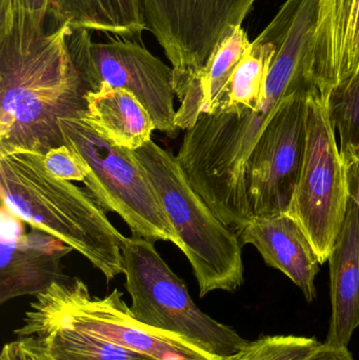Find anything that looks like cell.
Segmentation results:
<instances>
[{
    "instance_id": "obj_4",
    "label": "cell",
    "mask_w": 359,
    "mask_h": 360,
    "mask_svg": "<svg viewBox=\"0 0 359 360\" xmlns=\"http://www.w3.org/2000/svg\"><path fill=\"white\" fill-rule=\"evenodd\" d=\"M122 296L118 289L105 297L92 296L84 281L67 276L35 296L22 326L14 334L23 338L67 328L155 360H233L211 354L174 334L141 323Z\"/></svg>"
},
{
    "instance_id": "obj_13",
    "label": "cell",
    "mask_w": 359,
    "mask_h": 360,
    "mask_svg": "<svg viewBox=\"0 0 359 360\" xmlns=\"http://www.w3.org/2000/svg\"><path fill=\"white\" fill-rule=\"evenodd\" d=\"M359 70V0H318L314 35V84L328 96Z\"/></svg>"
},
{
    "instance_id": "obj_9",
    "label": "cell",
    "mask_w": 359,
    "mask_h": 360,
    "mask_svg": "<svg viewBox=\"0 0 359 360\" xmlns=\"http://www.w3.org/2000/svg\"><path fill=\"white\" fill-rule=\"evenodd\" d=\"M256 0H141L147 30L172 63L175 95L197 84L226 34L242 27Z\"/></svg>"
},
{
    "instance_id": "obj_17",
    "label": "cell",
    "mask_w": 359,
    "mask_h": 360,
    "mask_svg": "<svg viewBox=\"0 0 359 360\" xmlns=\"http://www.w3.org/2000/svg\"><path fill=\"white\" fill-rule=\"evenodd\" d=\"M48 14L58 25L135 41L147 30L141 0H51Z\"/></svg>"
},
{
    "instance_id": "obj_25",
    "label": "cell",
    "mask_w": 359,
    "mask_h": 360,
    "mask_svg": "<svg viewBox=\"0 0 359 360\" xmlns=\"http://www.w3.org/2000/svg\"><path fill=\"white\" fill-rule=\"evenodd\" d=\"M303 360H353V356L348 347L333 346L324 342Z\"/></svg>"
},
{
    "instance_id": "obj_19",
    "label": "cell",
    "mask_w": 359,
    "mask_h": 360,
    "mask_svg": "<svg viewBox=\"0 0 359 360\" xmlns=\"http://www.w3.org/2000/svg\"><path fill=\"white\" fill-rule=\"evenodd\" d=\"M327 103L341 155L359 150V70L330 91Z\"/></svg>"
},
{
    "instance_id": "obj_2",
    "label": "cell",
    "mask_w": 359,
    "mask_h": 360,
    "mask_svg": "<svg viewBox=\"0 0 359 360\" xmlns=\"http://www.w3.org/2000/svg\"><path fill=\"white\" fill-rule=\"evenodd\" d=\"M71 33L58 25L29 48L0 39V155H46L65 145L60 120L86 115L89 91L70 52Z\"/></svg>"
},
{
    "instance_id": "obj_1",
    "label": "cell",
    "mask_w": 359,
    "mask_h": 360,
    "mask_svg": "<svg viewBox=\"0 0 359 360\" xmlns=\"http://www.w3.org/2000/svg\"><path fill=\"white\" fill-rule=\"evenodd\" d=\"M318 0H299L280 40L257 108H228L200 113L185 131L176 156L191 188L228 228L240 234L253 217L247 167L268 124L287 97L316 86L312 77Z\"/></svg>"
},
{
    "instance_id": "obj_15",
    "label": "cell",
    "mask_w": 359,
    "mask_h": 360,
    "mask_svg": "<svg viewBox=\"0 0 359 360\" xmlns=\"http://www.w3.org/2000/svg\"><path fill=\"white\" fill-rule=\"evenodd\" d=\"M328 262L332 312L325 342L348 347L359 327V207L351 199Z\"/></svg>"
},
{
    "instance_id": "obj_8",
    "label": "cell",
    "mask_w": 359,
    "mask_h": 360,
    "mask_svg": "<svg viewBox=\"0 0 359 360\" xmlns=\"http://www.w3.org/2000/svg\"><path fill=\"white\" fill-rule=\"evenodd\" d=\"M307 122L303 168L287 214L305 231L320 264H324L343 228L350 197L327 97L318 89L308 101Z\"/></svg>"
},
{
    "instance_id": "obj_24",
    "label": "cell",
    "mask_w": 359,
    "mask_h": 360,
    "mask_svg": "<svg viewBox=\"0 0 359 360\" xmlns=\"http://www.w3.org/2000/svg\"><path fill=\"white\" fill-rule=\"evenodd\" d=\"M343 158L347 175L349 197L359 207V150L345 154Z\"/></svg>"
},
{
    "instance_id": "obj_7",
    "label": "cell",
    "mask_w": 359,
    "mask_h": 360,
    "mask_svg": "<svg viewBox=\"0 0 359 360\" xmlns=\"http://www.w3.org/2000/svg\"><path fill=\"white\" fill-rule=\"evenodd\" d=\"M126 289L137 321L174 334L221 359H233L248 340L235 330L204 314L187 285L166 264L154 243L128 237L124 247Z\"/></svg>"
},
{
    "instance_id": "obj_5",
    "label": "cell",
    "mask_w": 359,
    "mask_h": 360,
    "mask_svg": "<svg viewBox=\"0 0 359 360\" xmlns=\"http://www.w3.org/2000/svg\"><path fill=\"white\" fill-rule=\"evenodd\" d=\"M174 226L193 269L200 296L235 292L244 283L242 243L191 188L176 156L148 141L135 151Z\"/></svg>"
},
{
    "instance_id": "obj_16",
    "label": "cell",
    "mask_w": 359,
    "mask_h": 360,
    "mask_svg": "<svg viewBox=\"0 0 359 360\" xmlns=\"http://www.w3.org/2000/svg\"><path fill=\"white\" fill-rule=\"evenodd\" d=\"M86 101L89 124L114 145L136 151L151 141L155 124L132 93L103 84Z\"/></svg>"
},
{
    "instance_id": "obj_21",
    "label": "cell",
    "mask_w": 359,
    "mask_h": 360,
    "mask_svg": "<svg viewBox=\"0 0 359 360\" xmlns=\"http://www.w3.org/2000/svg\"><path fill=\"white\" fill-rule=\"evenodd\" d=\"M51 0H14V27L0 39L12 40L17 46L29 48L46 35L44 19L50 10Z\"/></svg>"
},
{
    "instance_id": "obj_11",
    "label": "cell",
    "mask_w": 359,
    "mask_h": 360,
    "mask_svg": "<svg viewBox=\"0 0 359 360\" xmlns=\"http://www.w3.org/2000/svg\"><path fill=\"white\" fill-rule=\"evenodd\" d=\"M314 89L287 97L255 145L247 167L252 216L288 213L305 158L308 101Z\"/></svg>"
},
{
    "instance_id": "obj_12",
    "label": "cell",
    "mask_w": 359,
    "mask_h": 360,
    "mask_svg": "<svg viewBox=\"0 0 359 360\" xmlns=\"http://www.w3.org/2000/svg\"><path fill=\"white\" fill-rule=\"evenodd\" d=\"M0 304L36 296L65 278L63 259L73 251L56 237L32 229L4 203L0 210Z\"/></svg>"
},
{
    "instance_id": "obj_10",
    "label": "cell",
    "mask_w": 359,
    "mask_h": 360,
    "mask_svg": "<svg viewBox=\"0 0 359 360\" xmlns=\"http://www.w3.org/2000/svg\"><path fill=\"white\" fill-rule=\"evenodd\" d=\"M67 44L88 91H98L103 84L129 91L149 112L156 130L176 136L172 68L135 40L94 42L86 30H72Z\"/></svg>"
},
{
    "instance_id": "obj_14",
    "label": "cell",
    "mask_w": 359,
    "mask_h": 360,
    "mask_svg": "<svg viewBox=\"0 0 359 360\" xmlns=\"http://www.w3.org/2000/svg\"><path fill=\"white\" fill-rule=\"evenodd\" d=\"M238 238L242 245H254L266 264L290 278L307 302L315 300L320 260L296 220L288 214L253 216Z\"/></svg>"
},
{
    "instance_id": "obj_22",
    "label": "cell",
    "mask_w": 359,
    "mask_h": 360,
    "mask_svg": "<svg viewBox=\"0 0 359 360\" xmlns=\"http://www.w3.org/2000/svg\"><path fill=\"white\" fill-rule=\"evenodd\" d=\"M44 162L55 177L67 181L84 182L88 173V167L81 158L65 145L50 150L44 156Z\"/></svg>"
},
{
    "instance_id": "obj_23",
    "label": "cell",
    "mask_w": 359,
    "mask_h": 360,
    "mask_svg": "<svg viewBox=\"0 0 359 360\" xmlns=\"http://www.w3.org/2000/svg\"><path fill=\"white\" fill-rule=\"evenodd\" d=\"M12 342L19 360H55L37 336L18 338Z\"/></svg>"
},
{
    "instance_id": "obj_6",
    "label": "cell",
    "mask_w": 359,
    "mask_h": 360,
    "mask_svg": "<svg viewBox=\"0 0 359 360\" xmlns=\"http://www.w3.org/2000/svg\"><path fill=\"white\" fill-rule=\"evenodd\" d=\"M65 145L88 167L84 184L107 212L118 214L133 237L168 241L185 251L159 195L135 151L118 147L81 117L59 122Z\"/></svg>"
},
{
    "instance_id": "obj_26",
    "label": "cell",
    "mask_w": 359,
    "mask_h": 360,
    "mask_svg": "<svg viewBox=\"0 0 359 360\" xmlns=\"http://www.w3.org/2000/svg\"><path fill=\"white\" fill-rule=\"evenodd\" d=\"M0 360H19L18 357H17L16 352H15L13 342H8V344L4 345L1 355H0Z\"/></svg>"
},
{
    "instance_id": "obj_3",
    "label": "cell",
    "mask_w": 359,
    "mask_h": 360,
    "mask_svg": "<svg viewBox=\"0 0 359 360\" xmlns=\"http://www.w3.org/2000/svg\"><path fill=\"white\" fill-rule=\"evenodd\" d=\"M41 154L15 151L0 155V193L13 214L56 237L98 269L107 283L124 274V236L89 191L55 177Z\"/></svg>"
},
{
    "instance_id": "obj_20",
    "label": "cell",
    "mask_w": 359,
    "mask_h": 360,
    "mask_svg": "<svg viewBox=\"0 0 359 360\" xmlns=\"http://www.w3.org/2000/svg\"><path fill=\"white\" fill-rule=\"evenodd\" d=\"M320 345L316 338L306 336H263L247 342L233 360H303Z\"/></svg>"
},
{
    "instance_id": "obj_18",
    "label": "cell",
    "mask_w": 359,
    "mask_h": 360,
    "mask_svg": "<svg viewBox=\"0 0 359 360\" xmlns=\"http://www.w3.org/2000/svg\"><path fill=\"white\" fill-rule=\"evenodd\" d=\"M55 360H155L101 338L55 328L37 335Z\"/></svg>"
}]
</instances>
